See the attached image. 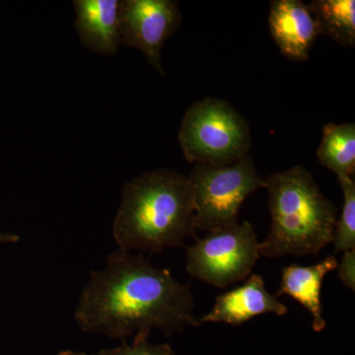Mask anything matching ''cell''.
I'll list each match as a JSON object with an SVG mask.
<instances>
[{"mask_svg":"<svg viewBox=\"0 0 355 355\" xmlns=\"http://www.w3.org/2000/svg\"><path fill=\"white\" fill-rule=\"evenodd\" d=\"M81 331L121 340L153 330L166 336L198 328L190 284L178 282L146 254L118 249L92 270L74 311Z\"/></svg>","mask_w":355,"mask_h":355,"instance_id":"obj_1","label":"cell"},{"mask_svg":"<svg viewBox=\"0 0 355 355\" xmlns=\"http://www.w3.org/2000/svg\"><path fill=\"white\" fill-rule=\"evenodd\" d=\"M197 231L188 177L158 169L133 178L123 186L112 227L118 249L160 253L184 246Z\"/></svg>","mask_w":355,"mask_h":355,"instance_id":"obj_2","label":"cell"},{"mask_svg":"<svg viewBox=\"0 0 355 355\" xmlns=\"http://www.w3.org/2000/svg\"><path fill=\"white\" fill-rule=\"evenodd\" d=\"M270 230L259 243L261 256L316 254L333 242L338 209L324 197L314 177L302 166L273 173L265 179Z\"/></svg>","mask_w":355,"mask_h":355,"instance_id":"obj_3","label":"cell"},{"mask_svg":"<svg viewBox=\"0 0 355 355\" xmlns=\"http://www.w3.org/2000/svg\"><path fill=\"white\" fill-rule=\"evenodd\" d=\"M179 144L184 158L195 165L227 166L249 155L248 121L228 102L205 98L187 110Z\"/></svg>","mask_w":355,"mask_h":355,"instance_id":"obj_4","label":"cell"},{"mask_svg":"<svg viewBox=\"0 0 355 355\" xmlns=\"http://www.w3.org/2000/svg\"><path fill=\"white\" fill-rule=\"evenodd\" d=\"M188 180L196 228L205 233L237 224L243 202L265 188V179L249 155L227 166L195 165Z\"/></svg>","mask_w":355,"mask_h":355,"instance_id":"obj_5","label":"cell"},{"mask_svg":"<svg viewBox=\"0 0 355 355\" xmlns=\"http://www.w3.org/2000/svg\"><path fill=\"white\" fill-rule=\"evenodd\" d=\"M258 236L249 221L210 231L186 247V270L193 279L226 288L244 282L260 259Z\"/></svg>","mask_w":355,"mask_h":355,"instance_id":"obj_6","label":"cell"},{"mask_svg":"<svg viewBox=\"0 0 355 355\" xmlns=\"http://www.w3.org/2000/svg\"><path fill=\"white\" fill-rule=\"evenodd\" d=\"M182 21L174 0H123L120 1L121 44L141 51L148 64L164 76L161 53Z\"/></svg>","mask_w":355,"mask_h":355,"instance_id":"obj_7","label":"cell"},{"mask_svg":"<svg viewBox=\"0 0 355 355\" xmlns=\"http://www.w3.org/2000/svg\"><path fill=\"white\" fill-rule=\"evenodd\" d=\"M288 308L266 289L260 275H250L242 286L217 296L211 309L198 319V324L222 323L240 326L261 315L284 316Z\"/></svg>","mask_w":355,"mask_h":355,"instance_id":"obj_8","label":"cell"},{"mask_svg":"<svg viewBox=\"0 0 355 355\" xmlns=\"http://www.w3.org/2000/svg\"><path fill=\"white\" fill-rule=\"evenodd\" d=\"M268 26L282 55L295 62L309 60L311 46L321 36L309 6L300 0L270 2Z\"/></svg>","mask_w":355,"mask_h":355,"instance_id":"obj_9","label":"cell"},{"mask_svg":"<svg viewBox=\"0 0 355 355\" xmlns=\"http://www.w3.org/2000/svg\"><path fill=\"white\" fill-rule=\"evenodd\" d=\"M76 29L89 51L113 55L121 44L120 1L76 0Z\"/></svg>","mask_w":355,"mask_h":355,"instance_id":"obj_10","label":"cell"},{"mask_svg":"<svg viewBox=\"0 0 355 355\" xmlns=\"http://www.w3.org/2000/svg\"><path fill=\"white\" fill-rule=\"evenodd\" d=\"M338 265L336 257L330 254L315 265L303 266L293 263L282 268L279 288L275 296L279 298L288 295L303 306L312 318L314 331H322L326 328L321 299L322 286L324 277L336 270Z\"/></svg>","mask_w":355,"mask_h":355,"instance_id":"obj_11","label":"cell"},{"mask_svg":"<svg viewBox=\"0 0 355 355\" xmlns=\"http://www.w3.org/2000/svg\"><path fill=\"white\" fill-rule=\"evenodd\" d=\"M320 164L336 178L354 177L355 173V123H327L318 147Z\"/></svg>","mask_w":355,"mask_h":355,"instance_id":"obj_12","label":"cell"},{"mask_svg":"<svg viewBox=\"0 0 355 355\" xmlns=\"http://www.w3.org/2000/svg\"><path fill=\"white\" fill-rule=\"evenodd\" d=\"M321 36L330 37L343 48L355 46L354 0H314L309 4Z\"/></svg>","mask_w":355,"mask_h":355,"instance_id":"obj_13","label":"cell"},{"mask_svg":"<svg viewBox=\"0 0 355 355\" xmlns=\"http://www.w3.org/2000/svg\"><path fill=\"white\" fill-rule=\"evenodd\" d=\"M342 188L343 205L338 214L334 233V253L355 250V181L354 177L338 178Z\"/></svg>","mask_w":355,"mask_h":355,"instance_id":"obj_14","label":"cell"},{"mask_svg":"<svg viewBox=\"0 0 355 355\" xmlns=\"http://www.w3.org/2000/svg\"><path fill=\"white\" fill-rule=\"evenodd\" d=\"M148 336L146 334H137L130 345L123 342L120 347L101 349L93 355H175L168 343L153 345L148 342Z\"/></svg>","mask_w":355,"mask_h":355,"instance_id":"obj_15","label":"cell"},{"mask_svg":"<svg viewBox=\"0 0 355 355\" xmlns=\"http://www.w3.org/2000/svg\"><path fill=\"white\" fill-rule=\"evenodd\" d=\"M338 275L340 282L350 291H355V250L343 252L338 265Z\"/></svg>","mask_w":355,"mask_h":355,"instance_id":"obj_16","label":"cell"},{"mask_svg":"<svg viewBox=\"0 0 355 355\" xmlns=\"http://www.w3.org/2000/svg\"><path fill=\"white\" fill-rule=\"evenodd\" d=\"M20 236L14 233H0V243L1 244H15L20 241Z\"/></svg>","mask_w":355,"mask_h":355,"instance_id":"obj_17","label":"cell"},{"mask_svg":"<svg viewBox=\"0 0 355 355\" xmlns=\"http://www.w3.org/2000/svg\"><path fill=\"white\" fill-rule=\"evenodd\" d=\"M58 355H88L84 352H72V350H64V352H60Z\"/></svg>","mask_w":355,"mask_h":355,"instance_id":"obj_18","label":"cell"}]
</instances>
